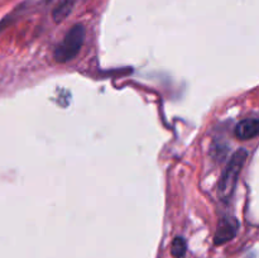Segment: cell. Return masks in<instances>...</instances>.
Returning <instances> with one entry per match:
<instances>
[{
    "instance_id": "6da1fadb",
    "label": "cell",
    "mask_w": 259,
    "mask_h": 258,
    "mask_svg": "<svg viewBox=\"0 0 259 258\" xmlns=\"http://www.w3.org/2000/svg\"><path fill=\"white\" fill-rule=\"evenodd\" d=\"M248 158V152L244 148H240L235 152L229 159L225 169L223 171L219 182V197L223 201H228L234 194L239 180L242 169Z\"/></svg>"
},
{
    "instance_id": "7a4b0ae2",
    "label": "cell",
    "mask_w": 259,
    "mask_h": 258,
    "mask_svg": "<svg viewBox=\"0 0 259 258\" xmlns=\"http://www.w3.org/2000/svg\"><path fill=\"white\" fill-rule=\"evenodd\" d=\"M83 40H85V28L82 24H75L55 50V53H53L55 60L60 63L73 60L80 52Z\"/></svg>"
},
{
    "instance_id": "3957f363",
    "label": "cell",
    "mask_w": 259,
    "mask_h": 258,
    "mask_svg": "<svg viewBox=\"0 0 259 258\" xmlns=\"http://www.w3.org/2000/svg\"><path fill=\"white\" fill-rule=\"evenodd\" d=\"M238 228H239V224H238L237 219L230 217L223 218L219 222V224H218L217 233H215V244L222 245L224 243H228L229 240H232L237 235Z\"/></svg>"
},
{
    "instance_id": "277c9868",
    "label": "cell",
    "mask_w": 259,
    "mask_h": 258,
    "mask_svg": "<svg viewBox=\"0 0 259 258\" xmlns=\"http://www.w3.org/2000/svg\"><path fill=\"white\" fill-rule=\"evenodd\" d=\"M235 137L240 141H249L259 134V119L249 118L239 121L235 126Z\"/></svg>"
},
{
    "instance_id": "5b68a950",
    "label": "cell",
    "mask_w": 259,
    "mask_h": 258,
    "mask_svg": "<svg viewBox=\"0 0 259 258\" xmlns=\"http://www.w3.org/2000/svg\"><path fill=\"white\" fill-rule=\"evenodd\" d=\"M75 3L76 0H63V2H61L60 4L56 7V9L53 10V20H55L56 23H61L62 20H65L66 18L70 15V13L72 12L73 7H75Z\"/></svg>"
},
{
    "instance_id": "8992f818",
    "label": "cell",
    "mask_w": 259,
    "mask_h": 258,
    "mask_svg": "<svg viewBox=\"0 0 259 258\" xmlns=\"http://www.w3.org/2000/svg\"><path fill=\"white\" fill-rule=\"evenodd\" d=\"M171 252L172 255L176 258H181L182 255L186 253V242L182 237H176L172 242V247H171Z\"/></svg>"
}]
</instances>
